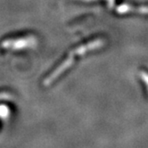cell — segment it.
<instances>
[{"label": "cell", "mask_w": 148, "mask_h": 148, "mask_svg": "<svg viewBox=\"0 0 148 148\" xmlns=\"http://www.w3.org/2000/svg\"><path fill=\"white\" fill-rule=\"evenodd\" d=\"M142 78H143L144 81L146 83V85H148V74L143 72V73H142Z\"/></svg>", "instance_id": "cell-2"}, {"label": "cell", "mask_w": 148, "mask_h": 148, "mask_svg": "<svg viewBox=\"0 0 148 148\" xmlns=\"http://www.w3.org/2000/svg\"><path fill=\"white\" fill-rule=\"evenodd\" d=\"M118 12L120 13H129V12H138V13H144L148 14V7H141V8H134L130 5H121L120 8H118Z\"/></svg>", "instance_id": "cell-1"}]
</instances>
